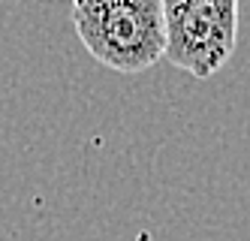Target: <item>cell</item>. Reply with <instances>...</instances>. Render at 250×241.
<instances>
[{"instance_id": "cell-1", "label": "cell", "mask_w": 250, "mask_h": 241, "mask_svg": "<svg viewBox=\"0 0 250 241\" xmlns=\"http://www.w3.org/2000/svg\"><path fill=\"white\" fill-rule=\"evenodd\" d=\"M73 24L87 54L124 76L151 69L166 51L160 0H76Z\"/></svg>"}, {"instance_id": "cell-2", "label": "cell", "mask_w": 250, "mask_h": 241, "mask_svg": "<svg viewBox=\"0 0 250 241\" xmlns=\"http://www.w3.org/2000/svg\"><path fill=\"white\" fill-rule=\"evenodd\" d=\"M163 30V58L196 79H211L235 51L238 3L235 0H166Z\"/></svg>"}]
</instances>
